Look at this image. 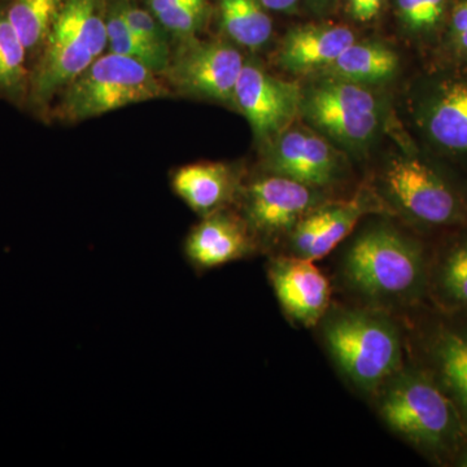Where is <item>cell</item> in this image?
Instances as JSON below:
<instances>
[{"instance_id":"cell-1","label":"cell","mask_w":467,"mask_h":467,"mask_svg":"<svg viewBox=\"0 0 467 467\" xmlns=\"http://www.w3.org/2000/svg\"><path fill=\"white\" fill-rule=\"evenodd\" d=\"M431 238L389 214H370L340 251L337 282L353 304L407 315L427 304Z\"/></svg>"},{"instance_id":"cell-2","label":"cell","mask_w":467,"mask_h":467,"mask_svg":"<svg viewBox=\"0 0 467 467\" xmlns=\"http://www.w3.org/2000/svg\"><path fill=\"white\" fill-rule=\"evenodd\" d=\"M395 143L378 160L367 180L389 214L434 238L467 227V180L427 156L411 142L398 119Z\"/></svg>"},{"instance_id":"cell-3","label":"cell","mask_w":467,"mask_h":467,"mask_svg":"<svg viewBox=\"0 0 467 467\" xmlns=\"http://www.w3.org/2000/svg\"><path fill=\"white\" fill-rule=\"evenodd\" d=\"M399 107L411 142L467 180V63L425 61L404 85Z\"/></svg>"},{"instance_id":"cell-4","label":"cell","mask_w":467,"mask_h":467,"mask_svg":"<svg viewBox=\"0 0 467 467\" xmlns=\"http://www.w3.org/2000/svg\"><path fill=\"white\" fill-rule=\"evenodd\" d=\"M316 327L344 380L368 400L407 362L404 324L391 313L331 303Z\"/></svg>"},{"instance_id":"cell-5","label":"cell","mask_w":467,"mask_h":467,"mask_svg":"<svg viewBox=\"0 0 467 467\" xmlns=\"http://www.w3.org/2000/svg\"><path fill=\"white\" fill-rule=\"evenodd\" d=\"M384 425L436 466H453L467 431L450 399L407 362L370 399Z\"/></svg>"},{"instance_id":"cell-6","label":"cell","mask_w":467,"mask_h":467,"mask_svg":"<svg viewBox=\"0 0 467 467\" xmlns=\"http://www.w3.org/2000/svg\"><path fill=\"white\" fill-rule=\"evenodd\" d=\"M300 119L327 138L350 160L370 158L393 122L386 88L328 76L300 82Z\"/></svg>"},{"instance_id":"cell-7","label":"cell","mask_w":467,"mask_h":467,"mask_svg":"<svg viewBox=\"0 0 467 467\" xmlns=\"http://www.w3.org/2000/svg\"><path fill=\"white\" fill-rule=\"evenodd\" d=\"M109 0H67L30 77L29 99L42 109L103 55Z\"/></svg>"},{"instance_id":"cell-8","label":"cell","mask_w":467,"mask_h":467,"mask_svg":"<svg viewBox=\"0 0 467 467\" xmlns=\"http://www.w3.org/2000/svg\"><path fill=\"white\" fill-rule=\"evenodd\" d=\"M400 318L407 358L450 399L467 431V316L423 304Z\"/></svg>"},{"instance_id":"cell-9","label":"cell","mask_w":467,"mask_h":467,"mask_svg":"<svg viewBox=\"0 0 467 467\" xmlns=\"http://www.w3.org/2000/svg\"><path fill=\"white\" fill-rule=\"evenodd\" d=\"M60 95L58 119L78 122L131 104L168 98L171 91L150 67L109 52L98 57Z\"/></svg>"},{"instance_id":"cell-10","label":"cell","mask_w":467,"mask_h":467,"mask_svg":"<svg viewBox=\"0 0 467 467\" xmlns=\"http://www.w3.org/2000/svg\"><path fill=\"white\" fill-rule=\"evenodd\" d=\"M334 198L333 193L263 171L242 183L236 202L259 251L275 254L306 214Z\"/></svg>"},{"instance_id":"cell-11","label":"cell","mask_w":467,"mask_h":467,"mask_svg":"<svg viewBox=\"0 0 467 467\" xmlns=\"http://www.w3.org/2000/svg\"><path fill=\"white\" fill-rule=\"evenodd\" d=\"M261 169L333 195L352 180L348 155L301 119L261 146Z\"/></svg>"},{"instance_id":"cell-12","label":"cell","mask_w":467,"mask_h":467,"mask_svg":"<svg viewBox=\"0 0 467 467\" xmlns=\"http://www.w3.org/2000/svg\"><path fill=\"white\" fill-rule=\"evenodd\" d=\"M171 51L164 75L186 97L213 101L235 109V86L245 58L238 46L225 39H181Z\"/></svg>"},{"instance_id":"cell-13","label":"cell","mask_w":467,"mask_h":467,"mask_svg":"<svg viewBox=\"0 0 467 467\" xmlns=\"http://www.w3.org/2000/svg\"><path fill=\"white\" fill-rule=\"evenodd\" d=\"M370 214H384L376 195L362 183L352 195L334 198L313 209L292 230L275 254L318 261L337 250L358 223Z\"/></svg>"},{"instance_id":"cell-14","label":"cell","mask_w":467,"mask_h":467,"mask_svg":"<svg viewBox=\"0 0 467 467\" xmlns=\"http://www.w3.org/2000/svg\"><path fill=\"white\" fill-rule=\"evenodd\" d=\"M299 81L267 72L259 61L245 60L235 86V109L247 119L261 146L300 119Z\"/></svg>"},{"instance_id":"cell-15","label":"cell","mask_w":467,"mask_h":467,"mask_svg":"<svg viewBox=\"0 0 467 467\" xmlns=\"http://www.w3.org/2000/svg\"><path fill=\"white\" fill-rule=\"evenodd\" d=\"M266 270L285 317L301 327H316L331 306V285L315 261L275 254Z\"/></svg>"},{"instance_id":"cell-16","label":"cell","mask_w":467,"mask_h":467,"mask_svg":"<svg viewBox=\"0 0 467 467\" xmlns=\"http://www.w3.org/2000/svg\"><path fill=\"white\" fill-rule=\"evenodd\" d=\"M358 38L353 27L340 24L308 23L292 26L279 43L275 64L288 75L303 79L321 75Z\"/></svg>"},{"instance_id":"cell-17","label":"cell","mask_w":467,"mask_h":467,"mask_svg":"<svg viewBox=\"0 0 467 467\" xmlns=\"http://www.w3.org/2000/svg\"><path fill=\"white\" fill-rule=\"evenodd\" d=\"M257 252L259 247L241 214L229 208L202 217L184 241V256L199 272L247 259Z\"/></svg>"},{"instance_id":"cell-18","label":"cell","mask_w":467,"mask_h":467,"mask_svg":"<svg viewBox=\"0 0 467 467\" xmlns=\"http://www.w3.org/2000/svg\"><path fill=\"white\" fill-rule=\"evenodd\" d=\"M427 304L467 316V227L431 238Z\"/></svg>"},{"instance_id":"cell-19","label":"cell","mask_w":467,"mask_h":467,"mask_svg":"<svg viewBox=\"0 0 467 467\" xmlns=\"http://www.w3.org/2000/svg\"><path fill=\"white\" fill-rule=\"evenodd\" d=\"M242 183L238 171L225 162L184 165L171 178L173 192L202 217L236 202Z\"/></svg>"},{"instance_id":"cell-20","label":"cell","mask_w":467,"mask_h":467,"mask_svg":"<svg viewBox=\"0 0 467 467\" xmlns=\"http://www.w3.org/2000/svg\"><path fill=\"white\" fill-rule=\"evenodd\" d=\"M402 57L391 43L368 38L352 43L325 72L355 84L387 88L401 75Z\"/></svg>"},{"instance_id":"cell-21","label":"cell","mask_w":467,"mask_h":467,"mask_svg":"<svg viewBox=\"0 0 467 467\" xmlns=\"http://www.w3.org/2000/svg\"><path fill=\"white\" fill-rule=\"evenodd\" d=\"M454 0H391L398 33L402 42L425 61L441 46Z\"/></svg>"},{"instance_id":"cell-22","label":"cell","mask_w":467,"mask_h":467,"mask_svg":"<svg viewBox=\"0 0 467 467\" xmlns=\"http://www.w3.org/2000/svg\"><path fill=\"white\" fill-rule=\"evenodd\" d=\"M220 26L227 41L260 51L272 41L275 24L259 0H218Z\"/></svg>"},{"instance_id":"cell-23","label":"cell","mask_w":467,"mask_h":467,"mask_svg":"<svg viewBox=\"0 0 467 467\" xmlns=\"http://www.w3.org/2000/svg\"><path fill=\"white\" fill-rule=\"evenodd\" d=\"M27 48L12 26L5 7H0V94L14 101L29 97Z\"/></svg>"},{"instance_id":"cell-24","label":"cell","mask_w":467,"mask_h":467,"mask_svg":"<svg viewBox=\"0 0 467 467\" xmlns=\"http://www.w3.org/2000/svg\"><path fill=\"white\" fill-rule=\"evenodd\" d=\"M106 24L109 52L134 58L143 66L150 67L156 75H164L171 55L156 50L133 32V29L126 23L121 8H119V0H109Z\"/></svg>"},{"instance_id":"cell-25","label":"cell","mask_w":467,"mask_h":467,"mask_svg":"<svg viewBox=\"0 0 467 467\" xmlns=\"http://www.w3.org/2000/svg\"><path fill=\"white\" fill-rule=\"evenodd\" d=\"M67 0H9L5 12L27 51H41Z\"/></svg>"},{"instance_id":"cell-26","label":"cell","mask_w":467,"mask_h":467,"mask_svg":"<svg viewBox=\"0 0 467 467\" xmlns=\"http://www.w3.org/2000/svg\"><path fill=\"white\" fill-rule=\"evenodd\" d=\"M208 12V0H178L156 17L174 39L181 41L201 32L207 21Z\"/></svg>"},{"instance_id":"cell-27","label":"cell","mask_w":467,"mask_h":467,"mask_svg":"<svg viewBox=\"0 0 467 467\" xmlns=\"http://www.w3.org/2000/svg\"><path fill=\"white\" fill-rule=\"evenodd\" d=\"M430 60L467 63V0H454L441 46Z\"/></svg>"},{"instance_id":"cell-28","label":"cell","mask_w":467,"mask_h":467,"mask_svg":"<svg viewBox=\"0 0 467 467\" xmlns=\"http://www.w3.org/2000/svg\"><path fill=\"white\" fill-rule=\"evenodd\" d=\"M119 8L124 15L126 23L140 36L144 42L155 47L156 50L171 55V39L173 36L169 34L159 18L150 11L135 5L129 0H119Z\"/></svg>"},{"instance_id":"cell-29","label":"cell","mask_w":467,"mask_h":467,"mask_svg":"<svg viewBox=\"0 0 467 467\" xmlns=\"http://www.w3.org/2000/svg\"><path fill=\"white\" fill-rule=\"evenodd\" d=\"M391 0H339L350 23L358 26H376Z\"/></svg>"},{"instance_id":"cell-30","label":"cell","mask_w":467,"mask_h":467,"mask_svg":"<svg viewBox=\"0 0 467 467\" xmlns=\"http://www.w3.org/2000/svg\"><path fill=\"white\" fill-rule=\"evenodd\" d=\"M267 11L292 15L299 8L300 0H259Z\"/></svg>"},{"instance_id":"cell-31","label":"cell","mask_w":467,"mask_h":467,"mask_svg":"<svg viewBox=\"0 0 467 467\" xmlns=\"http://www.w3.org/2000/svg\"><path fill=\"white\" fill-rule=\"evenodd\" d=\"M306 2L310 11L317 16H327L333 14L339 5V0H306Z\"/></svg>"},{"instance_id":"cell-32","label":"cell","mask_w":467,"mask_h":467,"mask_svg":"<svg viewBox=\"0 0 467 467\" xmlns=\"http://www.w3.org/2000/svg\"><path fill=\"white\" fill-rule=\"evenodd\" d=\"M451 467H467V439L463 442L462 447L460 448L459 453H457L456 459L453 461V466Z\"/></svg>"}]
</instances>
